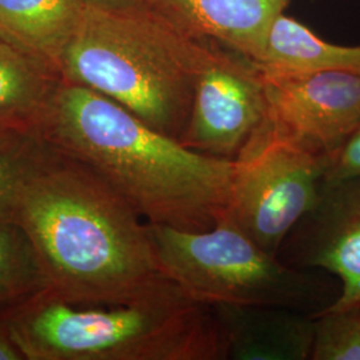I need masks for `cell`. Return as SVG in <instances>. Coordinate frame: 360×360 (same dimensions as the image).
<instances>
[{"label": "cell", "mask_w": 360, "mask_h": 360, "mask_svg": "<svg viewBox=\"0 0 360 360\" xmlns=\"http://www.w3.org/2000/svg\"><path fill=\"white\" fill-rule=\"evenodd\" d=\"M10 221L32 245L47 291L65 302L124 304L175 284L136 210L89 165L40 138Z\"/></svg>", "instance_id": "6da1fadb"}, {"label": "cell", "mask_w": 360, "mask_h": 360, "mask_svg": "<svg viewBox=\"0 0 360 360\" xmlns=\"http://www.w3.org/2000/svg\"><path fill=\"white\" fill-rule=\"evenodd\" d=\"M32 132L89 165L147 223L206 231L226 214L232 160L195 153L98 91L60 77Z\"/></svg>", "instance_id": "7a4b0ae2"}, {"label": "cell", "mask_w": 360, "mask_h": 360, "mask_svg": "<svg viewBox=\"0 0 360 360\" xmlns=\"http://www.w3.org/2000/svg\"><path fill=\"white\" fill-rule=\"evenodd\" d=\"M0 326L25 360L229 359L217 309L176 284L124 304H77L46 290Z\"/></svg>", "instance_id": "3957f363"}, {"label": "cell", "mask_w": 360, "mask_h": 360, "mask_svg": "<svg viewBox=\"0 0 360 360\" xmlns=\"http://www.w3.org/2000/svg\"><path fill=\"white\" fill-rule=\"evenodd\" d=\"M211 47L212 41L181 34L144 6L87 1L58 74L180 142Z\"/></svg>", "instance_id": "277c9868"}, {"label": "cell", "mask_w": 360, "mask_h": 360, "mask_svg": "<svg viewBox=\"0 0 360 360\" xmlns=\"http://www.w3.org/2000/svg\"><path fill=\"white\" fill-rule=\"evenodd\" d=\"M163 274L207 306L299 309L311 299V278L279 262L221 218L206 231L147 223Z\"/></svg>", "instance_id": "5b68a950"}, {"label": "cell", "mask_w": 360, "mask_h": 360, "mask_svg": "<svg viewBox=\"0 0 360 360\" xmlns=\"http://www.w3.org/2000/svg\"><path fill=\"white\" fill-rule=\"evenodd\" d=\"M223 218L271 255L316 206L327 160L284 134L267 116L232 160Z\"/></svg>", "instance_id": "8992f818"}, {"label": "cell", "mask_w": 360, "mask_h": 360, "mask_svg": "<svg viewBox=\"0 0 360 360\" xmlns=\"http://www.w3.org/2000/svg\"><path fill=\"white\" fill-rule=\"evenodd\" d=\"M267 116L269 102L259 68L243 55L212 41L180 143L198 154L233 160Z\"/></svg>", "instance_id": "52a82bcc"}, {"label": "cell", "mask_w": 360, "mask_h": 360, "mask_svg": "<svg viewBox=\"0 0 360 360\" xmlns=\"http://www.w3.org/2000/svg\"><path fill=\"white\" fill-rule=\"evenodd\" d=\"M259 71L271 119L311 153L328 160L359 129V72Z\"/></svg>", "instance_id": "ba28073f"}, {"label": "cell", "mask_w": 360, "mask_h": 360, "mask_svg": "<svg viewBox=\"0 0 360 360\" xmlns=\"http://www.w3.org/2000/svg\"><path fill=\"white\" fill-rule=\"evenodd\" d=\"M295 229L296 263L342 282L340 295L324 309L360 307V176L324 179L316 206Z\"/></svg>", "instance_id": "9c48e42d"}, {"label": "cell", "mask_w": 360, "mask_h": 360, "mask_svg": "<svg viewBox=\"0 0 360 360\" xmlns=\"http://www.w3.org/2000/svg\"><path fill=\"white\" fill-rule=\"evenodd\" d=\"M290 3L291 0H146L144 7L190 38L215 41L255 60L274 22Z\"/></svg>", "instance_id": "30bf717a"}, {"label": "cell", "mask_w": 360, "mask_h": 360, "mask_svg": "<svg viewBox=\"0 0 360 360\" xmlns=\"http://www.w3.org/2000/svg\"><path fill=\"white\" fill-rule=\"evenodd\" d=\"M229 339V359H311L314 319L296 309L212 306Z\"/></svg>", "instance_id": "8fae6325"}, {"label": "cell", "mask_w": 360, "mask_h": 360, "mask_svg": "<svg viewBox=\"0 0 360 360\" xmlns=\"http://www.w3.org/2000/svg\"><path fill=\"white\" fill-rule=\"evenodd\" d=\"M86 4L87 0H0V38L58 72Z\"/></svg>", "instance_id": "7c38bea8"}, {"label": "cell", "mask_w": 360, "mask_h": 360, "mask_svg": "<svg viewBox=\"0 0 360 360\" xmlns=\"http://www.w3.org/2000/svg\"><path fill=\"white\" fill-rule=\"evenodd\" d=\"M254 65L272 71L339 70L360 74V46L349 47L316 37L294 18L282 13L271 27Z\"/></svg>", "instance_id": "4fadbf2b"}, {"label": "cell", "mask_w": 360, "mask_h": 360, "mask_svg": "<svg viewBox=\"0 0 360 360\" xmlns=\"http://www.w3.org/2000/svg\"><path fill=\"white\" fill-rule=\"evenodd\" d=\"M59 79L51 65L0 38V122L32 131Z\"/></svg>", "instance_id": "5bb4252c"}, {"label": "cell", "mask_w": 360, "mask_h": 360, "mask_svg": "<svg viewBox=\"0 0 360 360\" xmlns=\"http://www.w3.org/2000/svg\"><path fill=\"white\" fill-rule=\"evenodd\" d=\"M49 288L26 233L13 221L0 224V322Z\"/></svg>", "instance_id": "9a60e30c"}, {"label": "cell", "mask_w": 360, "mask_h": 360, "mask_svg": "<svg viewBox=\"0 0 360 360\" xmlns=\"http://www.w3.org/2000/svg\"><path fill=\"white\" fill-rule=\"evenodd\" d=\"M311 360H360V307L312 315Z\"/></svg>", "instance_id": "2e32d148"}, {"label": "cell", "mask_w": 360, "mask_h": 360, "mask_svg": "<svg viewBox=\"0 0 360 360\" xmlns=\"http://www.w3.org/2000/svg\"><path fill=\"white\" fill-rule=\"evenodd\" d=\"M38 146V136L34 132H27L0 150V224L10 221L19 186Z\"/></svg>", "instance_id": "e0dca14e"}, {"label": "cell", "mask_w": 360, "mask_h": 360, "mask_svg": "<svg viewBox=\"0 0 360 360\" xmlns=\"http://www.w3.org/2000/svg\"><path fill=\"white\" fill-rule=\"evenodd\" d=\"M360 176V127L328 160L326 179Z\"/></svg>", "instance_id": "ac0fdd59"}, {"label": "cell", "mask_w": 360, "mask_h": 360, "mask_svg": "<svg viewBox=\"0 0 360 360\" xmlns=\"http://www.w3.org/2000/svg\"><path fill=\"white\" fill-rule=\"evenodd\" d=\"M0 360H25L18 348L13 346L3 326H0Z\"/></svg>", "instance_id": "d6986e66"}, {"label": "cell", "mask_w": 360, "mask_h": 360, "mask_svg": "<svg viewBox=\"0 0 360 360\" xmlns=\"http://www.w3.org/2000/svg\"><path fill=\"white\" fill-rule=\"evenodd\" d=\"M27 132H32V131L19 129V127H15L11 124L0 122V150L15 142L16 139H19L22 135H25Z\"/></svg>", "instance_id": "ffe728a7"}, {"label": "cell", "mask_w": 360, "mask_h": 360, "mask_svg": "<svg viewBox=\"0 0 360 360\" xmlns=\"http://www.w3.org/2000/svg\"><path fill=\"white\" fill-rule=\"evenodd\" d=\"M89 3L107 7H142L146 0H87Z\"/></svg>", "instance_id": "44dd1931"}]
</instances>
